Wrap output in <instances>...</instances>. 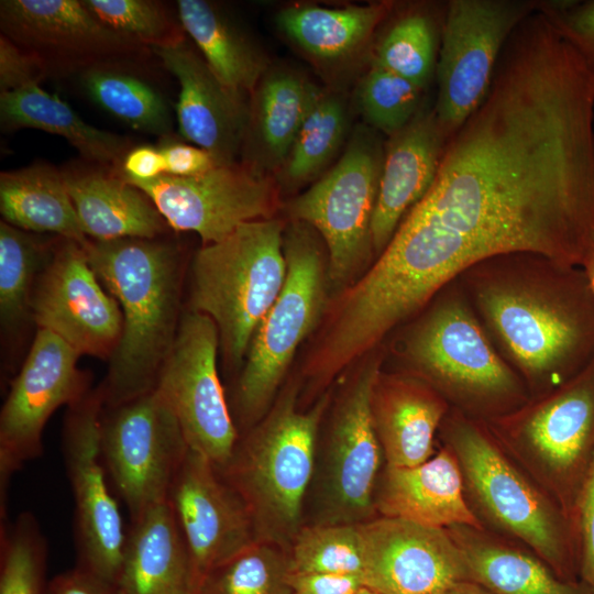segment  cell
Wrapping results in <instances>:
<instances>
[{"label": "cell", "mask_w": 594, "mask_h": 594, "mask_svg": "<svg viewBox=\"0 0 594 594\" xmlns=\"http://www.w3.org/2000/svg\"><path fill=\"white\" fill-rule=\"evenodd\" d=\"M153 51L179 84L180 135L209 152L218 165L238 163L249 121L245 94L226 86L186 37Z\"/></svg>", "instance_id": "44dd1931"}, {"label": "cell", "mask_w": 594, "mask_h": 594, "mask_svg": "<svg viewBox=\"0 0 594 594\" xmlns=\"http://www.w3.org/2000/svg\"><path fill=\"white\" fill-rule=\"evenodd\" d=\"M426 90L371 62L355 92L365 122L374 130L393 135L420 110Z\"/></svg>", "instance_id": "60d3db41"}, {"label": "cell", "mask_w": 594, "mask_h": 594, "mask_svg": "<svg viewBox=\"0 0 594 594\" xmlns=\"http://www.w3.org/2000/svg\"><path fill=\"white\" fill-rule=\"evenodd\" d=\"M0 211L4 221L18 229L55 233L84 248V233L62 170L36 163L0 175Z\"/></svg>", "instance_id": "1f68e13d"}, {"label": "cell", "mask_w": 594, "mask_h": 594, "mask_svg": "<svg viewBox=\"0 0 594 594\" xmlns=\"http://www.w3.org/2000/svg\"><path fill=\"white\" fill-rule=\"evenodd\" d=\"M435 594H494L474 580H462Z\"/></svg>", "instance_id": "f907efd6"}, {"label": "cell", "mask_w": 594, "mask_h": 594, "mask_svg": "<svg viewBox=\"0 0 594 594\" xmlns=\"http://www.w3.org/2000/svg\"><path fill=\"white\" fill-rule=\"evenodd\" d=\"M541 0H449L441 31L433 102L451 136L484 101L503 48Z\"/></svg>", "instance_id": "30bf717a"}, {"label": "cell", "mask_w": 594, "mask_h": 594, "mask_svg": "<svg viewBox=\"0 0 594 594\" xmlns=\"http://www.w3.org/2000/svg\"><path fill=\"white\" fill-rule=\"evenodd\" d=\"M288 551L278 544L255 540L211 570L198 594H293Z\"/></svg>", "instance_id": "8d00e7d4"}, {"label": "cell", "mask_w": 594, "mask_h": 594, "mask_svg": "<svg viewBox=\"0 0 594 594\" xmlns=\"http://www.w3.org/2000/svg\"><path fill=\"white\" fill-rule=\"evenodd\" d=\"M444 4H417L398 13L377 40L371 62L424 90L433 82Z\"/></svg>", "instance_id": "d6a6232c"}, {"label": "cell", "mask_w": 594, "mask_h": 594, "mask_svg": "<svg viewBox=\"0 0 594 594\" xmlns=\"http://www.w3.org/2000/svg\"><path fill=\"white\" fill-rule=\"evenodd\" d=\"M360 529L363 585L380 594H435L472 580L461 548L444 529L385 516Z\"/></svg>", "instance_id": "ffe728a7"}, {"label": "cell", "mask_w": 594, "mask_h": 594, "mask_svg": "<svg viewBox=\"0 0 594 594\" xmlns=\"http://www.w3.org/2000/svg\"><path fill=\"white\" fill-rule=\"evenodd\" d=\"M285 226L275 217L243 223L194 256L190 310L215 322L228 366L243 364L256 328L283 288Z\"/></svg>", "instance_id": "52a82bcc"}, {"label": "cell", "mask_w": 594, "mask_h": 594, "mask_svg": "<svg viewBox=\"0 0 594 594\" xmlns=\"http://www.w3.org/2000/svg\"><path fill=\"white\" fill-rule=\"evenodd\" d=\"M580 267L583 270L594 294V234L588 242Z\"/></svg>", "instance_id": "816d5d0a"}, {"label": "cell", "mask_w": 594, "mask_h": 594, "mask_svg": "<svg viewBox=\"0 0 594 594\" xmlns=\"http://www.w3.org/2000/svg\"><path fill=\"white\" fill-rule=\"evenodd\" d=\"M167 502L186 543L197 588L211 570L256 540L242 497L215 463L189 447Z\"/></svg>", "instance_id": "d6986e66"}, {"label": "cell", "mask_w": 594, "mask_h": 594, "mask_svg": "<svg viewBox=\"0 0 594 594\" xmlns=\"http://www.w3.org/2000/svg\"><path fill=\"white\" fill-rule=\"evenodd\" d=\"M114 66L98 65L81 72L80 82L89 98L135 130L169 136L173 123L164 96L140 77Z\"/></svg>", "instance_id": "e575fe53"}, {"label": "cell", "mask_w": 594, "mask_h": 594, "mask_svg": "<svg viewBox=\"0 0 594 594\" xmlns=\"http://www.w3.org/2000/svg\"><path fill=\"white\" fill-rule=\"evenodd\" d=\"M557 471L572 468L594 440V356L573 378L494 419Z\"/></svg>", "instance_id": "603a6c76"}, {"label": "cell", "mask_w": 594, "mask_h": 594, "mask_svg": "<svg viewBox=\"0 0 594 594\" xmlns=\"http://www.w3.org/2000/svg\"><path fill=\"white\" fill-rule=\"evenodd\" d=\"M538 11L594 74V0H541Z\"/></svg>", "instance_id": "7bdbcfd3"}, {"label": "cell", "mask_w": 594, "mask_h": 594, "mask_svg": "<svg viewBox=\"0 0 594 594\" xmlns=\"http://www.w3.org/2000/svg\"><path fill=\"white\" fill-rule=\"evenodd\" d=\"M346 131L343 99L337 94L321 92L277 170V183L297 187L315 178L337 154Z\"/></svg>", "instance_id": "d590c367"}, {"label": "cell", "mask_w": 594, "mask_h": 594, "mask_svg": "<svg viewBox=\"0 0 594 594\" xmlns=\"http://www.w3.org/2000/svg\"><path fill=\"white\" fill-rule=\"evenodd\" d=\"M594 234V74L542 16L512 33L481 106L384 252L428 299L470 266L531 252L580 266Z\"/></svg>", "instance_id": "6da1fadb"}, {"label": "cell", "mask_w": 594, "mask_h": 594, "mask_svg": "<svg viewBox=\"0 0 594 594\" xmlns=\"http://www.w3.org/2000/svg\"><path fill=\"white\" fill-rule=\"evenodd\" d=\"M102 288L79 243L61 239L38 275L31 298V315L79 355L111 356L122 332L117 300Z\"/></svg>", "instance_id": "2e32d148"}, {"label": "cell", "mask_w": 594, "mask_h": 594, "mask_svg": "<svg viewBox=\"0 0 594 594\" xmlns=\"http://www.w3.org/2000/svg\"><path fill=\"white\" fill-rule=\"evenodd\" d=\"M502 358L527 389L547 394L594 356V294L580 266L515 252L458 277Z\"/></svg>", "instance_id": "7a4b0ae2"}, {"label": "cell", "mask_w": 594, "mask_h": 594, "mask_svg": "<svg viewBox=\"0 0 594 594\" xmlns=\"http://www.w3.org/2000/svg\"><path fill=\"white\" fill-rule=\"evenodd\" d=\"M384 158L374 130H355L337 164L286 209L312 227L328 254L330 295L351 287L375 261L372 223Z\"/></svg>", "instance_id": "9c48e42d"}, {"label": "cell", "mask_w": 594, "mask_h": 594, "mask_svg": "<svg viewBox=\"0 0 594 594\" xmlns=\"http://www.w3.org/2000/svg\"><path fill=\"white\" fill-rule=\"evenodd\" d=\"M4 130L36 129L67 140L87 163L120 169L133 147L129 139L85 122L65 101L32 85L0 94Z\"/></svg>", "instance_id": "f1b7e54d"}, {"label": "cell", "mask_w": 594, "mask_h": 594, "mask_svg": "<svg viewBox=\"0 0 594 594\" xmlns=\"http://www.w3.org/2000/svg\"><path fill=\"white\" fill-rule=\"evenodd\" d=\"M117 594H198L190 557L168 502L131 520Z\"/></svg>", "instance_id": "4316f807"}, {"label": "cell", "mask_w": 594, "mask_h": 594, "mask_svg": "<svg viewBox=\"0 0 594 594\" xmlns=\"http://www.w3.org/2000/svg\"><path fill=\"white\" fill-rule=\"evenodd\" d=\"M85 250L122 314L121 337L100 386L105 406L113 407L155 388L180 322V252L157 238L89 239Z\"/></svg>", "instance_id": "3957f363"}, {"label": "cell", "mask_w": 594, "mask_h": 594, "mask_svg": "<svg viewBox=\"0 0 594 594\" xmlns=\"http://www.w3.org/2000/svg\"><path fill=\"white\" fill-rule=\"evenodd\" d=\"M580 512L584 552L583 573L594 590V455L583 487Z\"/></svg>", "instance_id": "c3c4849f"}, {"label": "cell", "mask_w": 594, "mask_h": 594, "mask_svg": "<svg viewBox=\"0 0 594 594\" xmlns=\"http://www.w3.org/2000/svg\"><path fill=\"white\" fill-rule=\"evenodd\" d=\"M461 474L450 448L416 466H385L375 487V512L439 529L480 528L463 497Z\"/></svg>", "instance_id": "cb8c5ba5"}, {"label": "cell", "mask_w": 594, "mask_h": 594, "mask_svg": "<svg viewBox=\"0 0 594 594\" xmlns=\"http://www.w3.org/2000/svg\"><path fill=\"white\" fill-rule=\"evenodd\" d=\"M449 410L429 385L399 372L381 371L372 415L386 466H416L432 454L433 438Z\"/></svg>", "instance_id": "d4e9b609"}, {"label": "cell", "mask_w": 594, "mask_h": 594, "mask_svg": "<svg viewBox=\"0 0 594 594\" xmlns=\"http://www.w3.org/2000/svg\"><path fill=\"white\" fill-rule=\"evenodd\" d=\"M292 573L351 574L362 578L360 524H305L288 549Z\"/></svg>", "instance_id": "f35d334b"}, {"label": "cell", "mask_w": 594, "mask_h": 594, "mask_svg": "<svg viewBox=\"0 0 594 594\" xmlns=\"http://www.w3.org/2000/svg\"><path fill=\"white\" fill-rule=\"evenodd\" d=\"M122 177L154 204L167 226L197 233L202 245L223 240L243 223L273 218L278 207V189L270 174L243 162L193 177Z\"/></svg>", "instance_id": "5bb4252c"}, {"label": "cell", "mask_w": 594, "mask_h": 594, "mask_svg": "<svg viewBox=\"0 0 594 594\" xmlns=\"http://www.w3.org/2000/svg\"><path fill=\"white\" fill-rule=\"evenodd\" d=\"M85 6L106 26L146 47H162L185 38L164 4L153 0H85Z\"/></svg>", "instance_id": "b9f144b4"}, {"label": "cell", "mask_w": 594, "mask_h": 594, "mask_svg": "<svg viewBox=\"0 0 594 594\" xmlns=\"http://www.w3.org/2000/svg\"><path fill=\"white\" fill-rule=\"evenodd\" d=\"M321 92L292 68L270 67L251 92L243 163L277 173Z\"/></svg>", "instance_id": "83f0119b"}, {"label": "cell", "mask_w": 594, "mask_h": 594, "mask_svg": "<svg viewBox=\"0 0 594 594\" xmlns=\"http://www.w3.org/2000/svg\"><path fill=\"white\" fill-rule=\"evenodd\" d=\"M47 541L35 516L0 527V594H45Z\"/></svg>", "instance_id": "ab89813d"}, {"label": "cell", "mask_w": 594, "mask_h": 594, "mask_svg": "<svg viewBox=\"0 0 594 594\" xmlns=\"http://www.w3.org/2000/svg\"><path fill=\"white\" fill-rule=\"evenodd\" d=\"M394 8L388 1L344 8L295 4L280 10L275 21L305 53L333 62L364 48Z\"/></svg>", "instance_id": "4dcf8cb0"}, {"label": "cell", "mask_w": 594, "mask_h": 594, "mask_svg": "<svg viewBox=\"0 0 594 594\" xmlns=\"http://www.w3.org/2000/svg\"><path fill=\"white\" fill-rule=\"evenodd\" d=\"M358 594H380V593H377V592H375V591H373V590H371V588H369L366 586H362V588L359 591Z\"/></svg>", "instance_id": "f5cc1de1"}, {"label": "cell", "mask_w": 594, "mask_h": 594, "mask_svg": "<svg viewBox=\"0 0 594 594\" xmlns=\"http://www.w3.org/2000/svg\"><path fill=\"white\" fill-rule=\"evenodd\" d=\"M50 73L33 53L0 36V94L40 85Z\"/></svg>", "instance_id": "ee69618b"}, {"label": "cell", "mask_w": 594, "mask_h": 594, "mask_svg": "<svg viewBox=\"0 0 594 594\" xmlns=\"http://www.w3.org/2000/svg\"><path fill=\"white\" fill-rule=\"evenodd\" d=\"M452 537L464 554L472 580L494 594H582L528 554L462 529L453 530Z\"/></svg>", "instance_id": "836d02e7"}, {"label": "cell", "mask_w": 594, "mask_h": 594, "mask_svg": "<svg viewBox=\"0 0 594 594\" xmlns=\"http://www.w3.org/2000/svg\"><path fill=\"white\" fill-rule=\"evenodd\" d=\"M448 141L433 103L425 101L416 116L384 143L372 223L375 260L389 244L405 216L432 186Z\"/></svg>", "instance_id": "7402d4cb"}, {"label": "cell", "mask_w": 594, "mask_h": 594, "mask_svg": "<svg viewBox=\"0 0 594 594\" xmlns=\"http://www.w3.org/2000/svg\"><path fill=\"white\" fill-rule=\"evenodd\" d=\"M177 16L215 75L228 87L251 94L271 67L254 41L219 6L178 0Z\"/></svg>", "instance_id": "f546056e"}, {"label": "cell", "mask_w": 594, "mask_h": 594, "mask_svg": "<svg viewBox=\"0 0 594 594\" xmlns=\"http://www.w3.org/2000/svg\"><path fill=\"white\" fill-rule=\"evenodd\" d=\"M62 174L87 238L156 239L164 232L167 223L154 204L119 169L87 163L66 167Z\"/></svg>", "instance_id": "484cf974"}, {"label": "cell", "mask_w": 594, "mask_h": 594, "mask_svg": "<svg viewBox=\"0 0 594 594\" xmlns=\"http://www.w3.org/2000/svg\"><path fill=\"white\" fill-rule=\"evenodd\" d=\"M385 351L382 344L363 356L331 400L318 438L308 524H361L374 518L383 451L372 415V394Z\"/></svg>", "instance_id": "ba28073f"}, {"label": "cell", "mask_w": 594, "mask_h": 594, "mask_svg": "<svg viewBox=\"0 0 594 594\" xmlns=\"http://www.w3.org/2000/svg\"><path fill=\"white\" fill-rule=\"evenodd\" d=\"M0 26L1 34L38 57L50 74L119 64L146 51L77 0H2Z\"/></svg>", "instance_id": "e0dca14e"}, {"label": "cell", "mask_w": 594, "mask_h": 594, "mask_svg": "<svg viewBox=\"0 0 594 594\" xmlns=\"http://www.w3.org/2000/svg\"><path fill=\"white\" fill-rule=\"evenodd\" d=\"M394 331L396 372L426 383L447 403L496 418L524 405L525 383L495 348L458 278Z\"/></svg>", "instance_id": "277c9868"}, {"label": "cell", "mask_w": 594, "mask_h": 594, "mask_svg": "<svg viewBox=\"0 0 594 594\" xmlns=\"http://www.w3.org/2000/svg\"><path fill=\"white\" fill-rule=\"evenodd\" d=\"M45 594H117L113 584L98 575L76 566L55 575Z\"/></svg>", "instance_id": "7dc6e473"}, {"label": "cell", "mask_w": 594, "mask_h": 594, "mask_svg": "<svg viewBox=\"0 0 594 594\" xmlns=\"http://www.w3.org/2000/svg\"><path fill=\"white\" fill-rule=\"evenodd\" d=\"M461 469L488 513L550 562L562 554L551 509L493 444L482 427L455 413L443 419Z\"/></svg>", "instance_id": "ac0fdd59"}, {"label": "cell", "mask_w": 594, "mask_h": 594, "mask_svg": "<svg viewBox=\"0 0 594 594\" xmlns=\"http://www.w3.org/2000/svg\"><path fill=\"white\" fill-rule=\"evenodd\" d=\"M158 147L164 157L166 175L193 177L219 166L209 152L197 145L166 141Z\"/></svg>", "instance_id": "f6af8a7d"}, {"label": "cell", "mask_w": 594, "mask_h": 594, "mask_svg": "<svg viewBox=\"0 0 594 594\" xmlns=\"http://www.w3.org/2000/svg\"><path fill=\"white\" fill-rule=\"evenodd\" d=\"M120 173L128 178L150 180L165 174V162L160 147L133 146L125 155Z\"/></svg>", "instance_id": "681fc988"}, {"label": "cell", "mask_w": 594, "mask_h": 594, "mask_svg": "<svg viewBox=\"0 0 594 594\" xmlns=\"http://www.w3.org/2000/svg\"><path fill=\"white\" fill-rule=\"evenodd\" d=\"M219 346L218 329L208 316L184 314L155 389L176 416L188 447L221 469L240 432L218 374Z\"/></svg>", "instance_id": "7c38bea8"}, {"label": "cell", "mask_w": 594, "mask_h": 594, "mask_svg": "<svg viewBox=\"0 0 594 594\" xmlns=\"http://www.w3.org/2000/svg\"><path fill=\"white\" fill-rule=\"evenodd\" d=\"M103 408L100 387L68 407L63 457L75 502L77 565L114 584L127 532L101 453Z\"/></svg>", "instance_id": "4fadbf2b"}, {"label": "cell", "mask_w": 594, "mask_h": 594, "mask_svg": "<svg viewBox=\"0 0 594 594\" xmlns=\"http://www.w3.org/2000/svg\"><path fill=\"white\" fill-rule=\"evenodd\" d=\"M301 384H284L265 416L240 435L227 464L219 469L245 503L255 539L288 551L305 525L318 438L332 400L324 392L308 409L299 406Z\"/></svg>", "instance_id": "5b68a950"}, {"label": "cell", "mask_w": 594, "mask_h": 594, "mask_svg": "<svg viewBox=\"0 0 594 594\" xmlns=\"http://www.w3.org/2000/svg\"><path fill=\"white\" fill-rule=\"evenodd\" d=\"M54 252L31 232L0 223V317L15 328L31 312L32 284Z\"/></svg>", "instance_id": "74e56055"}, {"label": "cell", "mask_w": 594, "mask_h": 594, "mask_svg": "<svg viewBox=\"0 0 594 594\" xmlns=\"http://www.w3.org/2000/svg\"><path fill=\"white\" fill-rule=\"evenodd\" d=\"M100 444L108 475L131 520L167 502L188 444L176 416L155 388L103 409Z\"/></svg>", "instance_id": "8fae6325"}, {"label": "cell", "mask_w": 594, "mask_h": 594, "mask_svg": "<svg viewBox=\"0 0 594 594\" xmlns=\"http://www.w3.org/2000/svg\"><path fill=\"white\" fill-rule=\"evenodd\" d=\"M283 249L285 283L255 330L234 391L233 419L240 433L272 407L298 348L319 324L331 296L327 249L312 227L290 220Z\"/></svg>", "instance_id": "8992f818"}, {"label": "cell", "mask_w": 594, "mask_h": 594, "mask_svg": "<svg viewBox=\"0 0 594 594\" xmlns=\"http://www.w3.org/2000/svg\"><path fill=\"white\" fill-rule=\"evenodd\" d=\"M79 356L58 336L38 328L0 414L1 507H7L12 475L42 454V433L53 413L88 393Z\"/></svg>", "instance_id": "9a60e30c"}, {"label": "cell", "mask_w": 594, "mask_h": 594, "mask_svg": "<svg viewBox=\"0 0 594 594\" xmlns=\"http://www.w3.org/2000/svg\"><path fill=\"white\" fill-rule=\"evenodd\" d=\"M293 594H358L363 580L360 575L332 573H290Z\"/></svg>", "instance_id": "bcb514c9"}]
</instances>
